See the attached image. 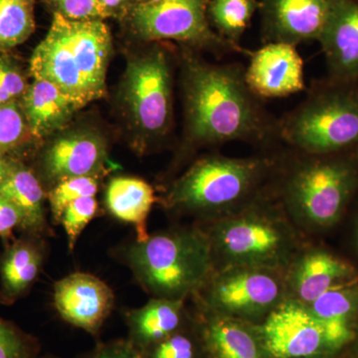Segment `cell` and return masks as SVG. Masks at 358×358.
I'll return each instance as SVG.
<instances>
[{"instance_id":"6da1fadb","label":"cell","mask_w":358,"mask_h":358,"mask_svg":"<svg viewBox=\"0 0 358 358\" xmlns=\"http://www.w3.org/2000/svg\"><path fill=\"white\" fill-rule=\"evenodd\" d=\"M183 64L186 136L194 145L264 143L278 124L263 109L238 64L216 65L187 54Z\"/></svg>"},{"instance_id":"7a4b0ae2","label":"cell","mask_w":358,"mask_h":358,"mask_svg":"<svg viewBox=\"0 0 358 358\" xmlns=\"http://www.w3.org/2000/svg\"><path fill=\"white\" fill-rule=\"evenodd\" d=\"M110 52L112 36L103 21H73L53 14L50 29L33 52L30 72L83 108L106 95Z\"/></svg>"},{"instance_id":"3957f363","label":"cell","mask_w":358,"mask_h":358,"mask_svg":"<svg viewBox=\"0 0 358 358\" xmlns=\"http://www.w3.org/2000/svg\"><path fill=\"white\" fill-rule=\"evenodd\" d=\"M203 229L210 242L214 268L245 266L285 271L303 248L282 205L264 194L229 215L208 221Z\"/></svg>"},{"instance_id":"277c9868","label":"cell","mask_w":358,"mask_h":358,"mask_svg":"<svg viewBox=\"0 0 358 358\" xmlns=\"http://www.w3.org/2000/svg\"><path fill=\"white\" fill-rule=\"evenodd\" d=\"M136 282L152 298L186 301L214 271L213 254L203 227H185L148 235L124 252Z\"/></svg>"},{"instance_id":"5b68a950","label":"cell","mask_w":358,"mask_h":358,"mask_svg":"<svg viewBox=\"0 0 358 358\" xmlns=\"http://www.w3.org/2000/svg\"><path fill=\"white\" fill-rule=\"evenodd\" d=\"M274 167L270 157H204L174 181L166 206L207 222L224 217L261 196Z\"/></svg>"},{"instance_id":"8992f818","label":"cell","mask_w":358,"mask_h":358,"mask_svg":"<svg viewBox=\"0 0 358 358\" xmlns=\"http://www.w3.org/2000/svg\"><path fill=\"white\" fill-rule=\"evenodd\" d=\"M358 190V155H303L282 178L280 204L303 229L333 227Z\"/></svg>"},{"instance_id":"52a82bcc","label":"cell","mask_w":358,"mask_h":358,"mask_svg":"<svg viewBox=\"0 0 358 358\" xmlns=\"http://www.w3.org/2000/svg\"><path fill=\"white\" fill-rule=\"evenodd\" d=\"M301 155H358V83L327 78L278 124Z\"/></svg>"},{"instance_id":"ba28073f","label":"cell","mask_w":358,"mask_h":358,"mask_svg":"<svg viewBox=\"0 0 358 358\" xmlns=\"http://www.w3.org/2000/svg\"><path fill=\"white\" fill-rule=\"evenodd\" d=\"M197 312L260 324L286 300L285 271L275 268H214L193 294Z\"/></svg>"},{"instance_id":"9c48e42d","label":"cell","mask_w":358,"mask_h":358,"mask_svg":"<svg viewBox=\"0 0 358 358\" xmlns=\"http://www.w3.org/2000/svg\"><path fill=\"white\" fill-rule=\"evenodd\" d=\"M257 327L272 358L338 355L355 338V331L322 322L307 306L291 299Z\"/></svg>"},{"instance_id":"30bf717a","label":"cell","mask_w":358,"mask_h":358,"mask_svg":"<svg viewBox=\"0 0 358 358\" xmlns=\"http://www.w3.org/2000/svg\"><path fill=\"white\" fill-rule=\"evenodd\" d=\"M209 0H159L138 3L124 20L136 36L145 41L173 40L181 43L226 53L237 49L212 29Z\"/></svg>"},{"instance_id":"8fae6325","label":"cell","mask_w":358,"mask_h":358,"mask_svg":"<svg viewBox=\"0 0 358 358\" xmlns=\"http://www.w3.org/2000/svg\"><path fill=\"white\" fill-rule=\"evenodd\" d=\"M166 52L159 47L129 61L124 99L136 128L148 140L169 131L173 117L171 72Z\"/></svg>"},{"instance_id":"7c38bea8","label":"cell","mask_w":358,"mask_h":358,"mask_svg":"<svg viewBox=\"0 0 358 358\" xmlns=\"http://www.w3.org/2000/svg\"><path fill=\"white\" fill-rule=\"evenodd\" d=\"M53 303L61 319L96 338L114 308L115 294L96 275L76 272L54 284Z\"/></svg>"},{"instance_id":"4fadbf2b","label":"cell","mask_w":358,"mask_h":358,"mask_svg":"<svg viewBox=\"0 0 358 358\" xmlns=\"http://www.w3.org/2000/svg\"><path fill=\"white\" fill-rule=\"evenodd\" d=\"M336 0H259L264 43L317 41Z\"/></svg>"},{"instance_id":"5bb4252c","label":"cell","mask_w":358,"mask_h":358,"mask_svg":"<svg viewBox=\"0 0 358 358\" xmlns=\"http://www.w3.org/2000/svg\"><path fill=\"white\" fill-rule=\"evenodd\" d=\"M247 54L245 79L257 98H285L306 89L303 60L296 46L271 42Z\"/></svg>"},{"instance_id":"9a60e30c","label":"cell","mask_w":358,"mask_h":358,"mask_svg":"<svg viewBox=\"0 0 358 358\" xmlns=\"http://www.w3.org/2000/svg\"><path fill=\"white\" fill-rule=\"evenodd\" d=\"M108 159L102 136L91 131H72L58 136L39 160L40 174L48 185L80 176H100Z\"/></svg>"},{"instance_id":"2e32d148","label":"cell","mask_w":358,"mask_h":358,"mask_svg":"<svg viewBox=\"0 0 358 358\" xmlns=\"http://www.w3.org/2000/svg\"><path fill=\"white\" fill-rule=\"evenodd\" d=\"M357 277L352 264L327 250L303 246L285 270L287 299L308 306L329 289Z\"/></svg>"},{"instance_id":"e0dca14e","label":"cell","mask_w":358,"mask_h":358,"mask_svg":"<svg viewBox=\"0 0 358 358\" xmlns=\"http://www.w3.org/2000/svg\"><path fill=\"white\" fill-rule=\"evenodd\" d=\"M317 42L326 58L327 78L358 83V0H336Z\"/></svg>"},{"instance_id":"ac0fdd59","label":"cell","mask_w":358,"mask_h":358,"mask_svg":"<svg viewBox=\"0 0 358 358\" xmlns=\"http://www.w3.org/2000/svg\"><path fill=\"white\" fill-rule=\"evenodd\" d=\"M194 315L203 358H272L257 324L208 313Z\"/></svg>"},{"instance_id":"d6986e66","label":"cell","mask_w":358,"mask_h":358,"mask_svg":"<svg viewBox=\"0 0 358 358\" xmlns=\"http://www.w3.org/2000/svg\"><path fill=\"white\" fill-rule=\"evenodd\" d=\"M46 256L42 237L24 234L14 239L0 258V303L11 306L38 279Z\"/></svg>"},{"instance_id":"ffe728a7","label":"cell","mask_w":358,"mask_h":358,"mask_svg":"<svg viewBox=\"0 0 358 358\" xmlns=\"http://www.w3.org/2000/svg\"><path fill=\"white\" fill-rule=\"evenodd\" d=\"M0 194L9 202L20 218V230L42 237L48 233L43 185L32 169L20 160L10 159L8 173L0 182Z\"/></svg>"},{"instance_id":"44dd1931","label":"cell","mask_w":358,"mask_h":358,"mask_svg":"<svg viewBox=\"0 0 358 358\" xmlns=\"http://www.w3.org/2000/svg\"><path fill=\"white\" fill-rule=\"evenodd\" d=\"M192 319L185 301L152 298L143 307L124 313L129 331L127 338L141 352L176 333Z\"/></svg>"},{"instance_id":"7402d4cb","label":"cell","mask_w":358,"mask_h":358,"mask_svg":"<svg viewBox=\"0 0 358 358\" xmlns=\"http://www.w3.org/2000/svg\"><path fill=\"white\" fill-rule=\"evenodd\" d=\"M20 102L30 134L37 140L57 133L81 109L57 87L43 80H34Z\"/></svg>"},{"instance_id":"603a6c76","label":"cell","mask_w":358,"mask_h":358,"mask_svg":"<svg viewBox=\"0 0 358 358\" xmlns=\"http://www.w3.org/2000/svg\"><path fill=\"white\" fill-rule=\"evenodd\" d=\"M155 190L147 181L129 176L110 179L106 189L105 203L110 215L133 226L136 241L148 237V218L154 206Z\"/></svg>"},{"instance_id":"cb8c5ba5","label":"cell","mask_w":358,"mask_h":358,"mask_svg":"<svg viewBox=\"0 0 358 358\" xmlns=\"http://www.w3.org/2000/svg\"><path fill=\"white\" fill-rule=\"evenodd\" d=\"M259 10V0H209L207 17L221 38L237 49L242 36L251 24L252 18Z\"/></svg>"},{"instance_id":"d4e9b609","label":"cell","mask_w":358,"mask_h":358,"mask_svg":"<svg viewBox=\"0 0 358 358\" xmlns=\"http://www.w3.org/2000/svg\"><path fill=\"white\" fill-rule=\"evenodd\" d=\"M320 320L358 329V277L343 282L307 306Z\"/></svg>"},{"instance_id":"484cf974","label":"cell","mask_w":358,"mask_h":358,"mask_svg":"<svg viewBox=\"0 0 358 358\" xmlns=\"http://www.w3.org/2000/svg\"><path fill=\"white\" fill-rule=\"evenodd\" d=\"M35 0H0V52L29 38L35 29Z\"/></svg>"},{"instance_id":"4316f807","label":"cell","mask_w":358,"mask_h":358,"mask_svg":"<svg viewBox=\"0 0 358 358\" xmlns=\"http://www.w3.org/2000/svg\"><path fill=\"white\" fill-rule=\"evenodd\" d=\"M143 358H203L201 336L195 315L189 324L141 350Z\"/></svg>"},{"instance_id":"83f0119b","label":"cell","mask_w":358,"mask_h":358,"mask_svg":"<svg viewBox=\"0 0 358 358\" xmlns=\"http://www.w3.org/2000/svg\"><path fill=\"white\" fill-rule=\"evenodd\" d=\"M100 176H80L64 179L52 186L47 193L52 218L59 224L62 212L70 203L82 197L96 196Z\"/></svg>"},{"instance_id":"f1b7e54d","label":"cell","mask_w":358,"mask_h":358,"mask_svg":"<svg viewBox=\"0 0 358 358\" xmlns=\"http://www.w3.org/2000/svg\"><path fill=\"white\" fill-rule=\"evenodd\" d=\"M39 339L0 317V358H37Z\"/></svg>"},{"instance_id":"f546056e","label":"cell","mask_w":358,"mask_h":358,"mask_svg":"<svg viewBox=\"0 0 358 358\" xmlns=\"http://www.w3.org/2000/svg\"><path fill=\"white\" fill-rule=\"evenodd\" d=\"M30 134L20 102L0 105V152L20 148Z\"/></svg>"},{"instance_id":"4dcf8cb0","label":"cell","mask_w":358,"mask_h":358,"mask_svg":"<svg viewBox=\"0 0 358 358\" xmlns=\"http://www.w3.org/2000/svg\"><path fill=\"white\" fill-rule=\"evenodd\" d=\"M98 207L96 196H88L75 200L63 210L59 224L64 228L70 251L74 250L87 225L96 217Z\"/></svg>"},{"instance_id":"1f68e13d","label":"cell","mask_w":358,"mask_h":358,"mask_svg":"<svg viewBox=\"0 0 358 358\" xmlns=\"http://www.w3.org/2000/svg\"><path fill=\"white\" fill-rule=\"evenodd\" d=\"M45 4L66 20L73 21H103L106 20L99 0H43Z\"/></svg>"},{"instance_id":"d6a6232c","label":"cell","mask_w":358,"mask_h":358,"mask_svg":"<svg viewBox=\"0 0 358 358\" xmlns=\"http://www.w3.org/2000/svg\"><path fill=\"white\" fill-rule=\"evenodd\" d=\"M27 88L18 66L8 56H0V105L20 102Z\"/></svg>"},{"instance_id":"836d02e7","label":"cell","mask_w":358,"mask_h":358,"mask_svg":"<svg viewBox=\"0 0 358 358\" xmlns=\"http://www.w3.org/2000/svg\"><path fill=\"white\" fill-rule=\"evenodd\" d=\"M77 358H143L141 353L128 338L114 339L96 343L93 350Z\"/></svg>"},{"instance_id":"e575fe53","label":"cell","mask_w":358,"mask_h":358,"mask_svg":"<svg viewBox=\"0 0 358 358\" xmlns=\"http://www.w3.org/2000/svg\"><path fill=\"white\" fill-rule=\"evenodd\" d=\"M20 218L15 208L0 194V238L8 243L14 229H20Z\"/></svg>"},{"instance_id":"d590c367","label":"cell","mask_w":358,"mask_h":358,"mask_svg":"<svg viewBox=\"0 0 358 358\" xmlns=\"http://www.w3.org/2000/svg\"><path fill=\"white\" fill-rule=\"evenodd\" d=\"M106 17L124 20L134 6L141 3V0H99Z\"/></svg>"},{"instance_id":"8d00e7d4","label":"cell","mask_w":358,"mask_h":358,"mask_svg":"<svg viewBox=\"0 0 358 358\" xmlns=\"http://www.w3.org/2000/svg\"><path fill=\"white\" fill-rule=\"evenodd\" d=\"M10 159H7L6 155L0 152V182L6 178L8 173L9 166H10Z\"/></svg>"},{"instance_id":"74e56055","label":"cell","mask_w":358,"mask_h":358,"mask_svg":"<svg viewBox=\"0 0 358 358\" xmlns=\"http://www.w3.org/2000/svg\"><path fill=\"white\" fill-rule=\"evenodd\" d=\"M345 350H348V358H358V329L355 338L350 345L346 346Z\"/></svg>"},{"instance_id":"f35d334b","label":"cell","mask_w":358,"mask_h":358,"mask_svg":"<svg viewBox=\"0 0 358 358\" xmlns=\"http://www.w3.org/2000/svg\"><path fill=\"white\" fill-rule=\"evenodd\" d=\"M353 244L358 252V215L355 219V228H353Z\"/></svg>"},{"instance_id":"ab89813d","label":"cell","mask_w":358,"mask_h":358,"mask_svg":"<svg viewBox=\"0 0 358 358\" xmlns=\"http://www.w3.org/2000/svg\"><path fill=\"white\" fill-rule=\"evenodd\" d=\"M338 355H322V357H310L301 358H338Z\"/></svg>"},{"instance_id":"60d3db41","label":"cell","mask_w":358,"mask_h":358,"mask_svg":"<svg viewBox=\"0 0 358 358\" xmlns=\"http://www.w3.org/2000/svg\"><path fill=\"white\" fill-rule=\"evenodd\" d=\"M159 0H141V3H152V2H157Z\"/></svg>"},{"instance_id":"b9f144b4","label":"cell","mask_w":358,"mask_h":358,"mask_svg":"<svg viewBox=\"0 0 358 358\" xmlns=\"http://www.w3.org/2000/svg\"><path fill=\"white\" fill-rule=\"evenodd\" d=\"M37 358H59L57 357H54V355H39Z\"/></svg>"}]
</instances>
